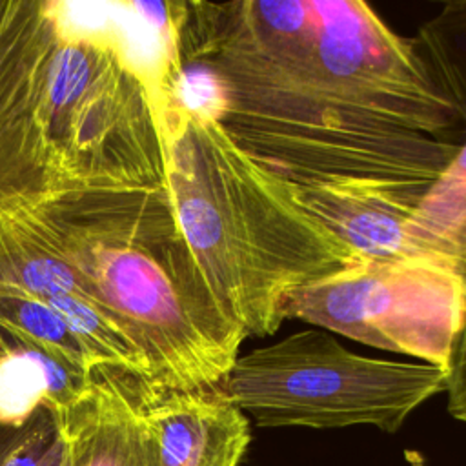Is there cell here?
Listing matches in <instances>:
<instances>
[{
    "label": "cell",
    "mask_w": 466,
    "mask_h": 466,
    "mask_svg": "<svg viewBox=\"0 0 466 466\" xmlns=\"http://www.w3.org/2000/svg\"><path fill=\"white\" fill-rule=\"evenodd\" d=\"M293 186V184H291ZM428 186L375 180H333L293 186L299 202L357 257L408 258V228Z\"/></svg>",
    "instance_id": "8fae6325"
},
{
    "label": "cell",
    "mask_w": 466,
    "mask_h": 466,
    "mask_svg": "<svg viewBox=\"0 0 466 466\" xmlns=\"http://www.w3.org/2000/svg\"><path fill=\"white\" fill-rule=\"evenodd\" d=\"M461 271H462V279H464V286H466V262L462 264V268H461Z\"/></svg>",
    "instance_id": "ac0fdd59"
},
{
    "label": "cell",
    "mask_w": 466,
    "mask_h": 466,
    "mask_svg": "<svg viewBox=\"0 0 466 466\" xmlns=\"http://www.w3.org/2000/svg\"><path fill=\"white\" fill-rule=\"evenodd\" d=\"M311 0H184L178 58L226 78L220 126L253 160L293 186L375 180L430 186L459 146L364 115L320 80Z\"/></svg>",
    "instance_id": "6da1fadb"
},
{
    "label": "cell",
    "mask_w": 466,
    "mask_h": 466,
    "mask_svg": "<svg viewBox=\"0 0 466 466\" xmlns=\"http://www.w3.org/2000/svg\"><path fill=\"white\" fill-rule=\"evenodd\" d=\"M435 87L453 107L461 142L466 140V0L446 4L410 38Z\"/></svg>",
    "instance_id": "5bb4252c"
},
{
    "label": "cell",
    "mask_w": 466,
    "mask_h": 466,
    "mask_svg": "<svg viewBox=\"0 0 466 466\" xmlns=\"http://www.w3.org/2000/svg\"><path fill=\"white\" fill-rule=\"evenodd\" d=\"M0 339L40 353L84 379L96 370L67 322L53 308L24 293L0 291Z\"/></svg>",
    "instance_id": "4fadbf2b"
},
{
    "label": "cell",
    "mask_w": 466,
    "mask_h": 466,
    "mask_svg": "<svg viewBox=\"0 0 466 466\" xmlns=\"http://www.w3.org/2000/svg\"><path fill=\"white\" fill-rule=\"evenodd\" d=\"M53 415L71 466H160L135 379L95 370L84 391Z\"/></svg>",
    "instance_id": "30bf717a"
},
{
    "label": "cell",
    "mask_w": 466,
    "mask_h": 466,
    "mask_svg": "<svg viewBox=\"0 0 466 466\" xmlns=\"http://www.w3.org/2000/svg\"><path fill=\"white\" fill-rule=\"evenodd\" d=\"M56 439L58 424L47 406L22 424L0 422V466H42Z\"/></svg>",
    "instance_id": "9a60e30c"
},
{
    "label": "cell",
    "mask_w": 466,
    "mask_h": 466,
    "mask_svg": "<svg viewBox=\"0 0 466 466\" xmlns=\"http://www.w3.org/2000/svg\"><path fill=\"white\" fill-rule=\"evenodd\" d=\"M42 466H71L69 453H67V448H66V442H64L60 431H58L56 442L49 450V453H47L46 461L42 462Z\"/></svg>",
    "instance_id": "e0dca14e"
},
{
    "label": "cell",
    "mask_w": 466,
    "mask_h": 466,
    "mask_svg": "<svg viewBox=\"0 0 466 466\" xmlns=\"http://www.w3.org/2000/svg\"><path fill=\"white\" fill-rule=\"evenodd\" d=\"M4 355V346H2V340H0V357Z\"/></svg>",
    "instance_id": "d6986e66"
},
{
    "label": "cell",
    "mask_w": 466,
    "mask_h": 466,
    "mask_svg": "<svg viewBox=\"0 0 466 466\" xmlns=\"http://www.w3.org/2000/svg\"><path fill=\"white\" fill-rule=\"evenodd\" d=\"M140 350L147 384L222 386L244 329L198 268L164 187L76 189L20 208Z\"/></svg>",
    "instance_id": "7a4b0ae2"
},
{
    "label": "cell",
    "mask_w": 466,
    "mask_h": 466,
    "mask_svg": "<svg viewBox=\"0 0 466 466\" xmlns=\"http://www.w3.org/2000/svg\"><path fill=\"white\" fill-rule=\"evenodd\" d=\"M461 268L430 257L359 258L291 291L282 317L448 370L466 320Z\"/></svg>",
    "instance_id": "8992f818"
},
{
    "label": "cell",
    "mask_w": 466,
    "mask_h": 466,
    "mask_svg": "<svg viewBox=\"0 0 466 466\" xmlns=\"http://www.w3.org/2000/svg\"><path fill=\"white\" fill-rule=\"evenodd\" d=\"M158 446L160 466H238L251 441L249 419L224 384L209 390H158L135 380Z\"/></svg>",
    "instance_id": "9c48e42d"
},
{
    "label": "cell",
    "mask_w": 466,
    "mask_h": 466,
    "mask_svg": "<svg viewBox=\"0 0 466 466\" xmlns=\"http://www.w3.org/2000/svg\"><path fill=\"white\" fill-rule=\"evenodd\" d=\"M317 75L357 111L459 146L453 107L415 56L360 0H311ZM462 144V142H461Z\"/></svg>",
    "instance_id": "52a82bcc"
},
{
    "label": "cell",
    "mask_w": 466,
    "mask_h": 466,
    "mask_svg": "<svg viewBox=\"0 0 466 466\" xmlns=\"http://www.w3.org/2000/svg\"><path fill=\"white\" fill-rule=\"evenodd\" d=\"M166 189L213 295L246 337L273 335L291 291L357 257L217 122L162 104Z\"/></svg>",
    "instance_id": "3957f363"
},
{
    "label": "cell",
    "mask_w": 466,
    "mask_h": 466,
    "mask_svg": "<svg viewBox=\"0 0 466 466\" xmlns=\"http://www.w3.org/2000/svg\"><path fill=\"white\" fill-rule=\"evenodd\" d=\"M408 238L413 257L466 262V140L422 193Z\"/></svg>",
    "instance_id": "7c38bea8"
},
{
    "label": "cell",
    "mask_w": 466,
    "mask_h": 466,
    "mask_svg": "<svg viewBox=\"0 0 466 466\" xmlns=\"http://www.w3.org/2000/svg\"><path fill=\"white\" fill-rule=\"evenodd\" d=\"M448 411L453 419L466 422V320L455 342L446 379Z\"/></svg>",
    "instance_id": "2e32d148"
},
{
    "label": "cell",
    "mask_w": 466,
    "mask_h": 466,
    "mask_svg": "<svg viewBox=\"0 0 466 466\" xmlns=\"http://www.w3.org/2000/svg\"><path fill=\"white\" fill-rule=\"evenodd\" d=\"M38 120L60 191L166 186L151 82L113 38L62 33Z\"/></svg>",
    "instance_id": "277c9868"
},
{
    "label": "cell",
    "mask_w": 466,
    "mask_h": 466,
    "mask_svg": "<svg viewBox=\"0 0 466 466\" xmlns=\"http://www.w3.org/2000/svg\"><path fill=\"white\" fill-rule=\"evenodd\" d=\"M60 4L0 0V213L58 193L38 106L64 33Z\"/></svg>",
    "instance_id": "ba28073f"
},
{
    "label": "cell",
    "mask_w": 466,
    "mask_h": 466,
    "mask_svg": "<svg viewBox=\"0 0 466 466\" xmlns=\"http://www.w3.org/2000/svg\"><path fill=\"white\" fill-rule=\"evenodd\" d=\"M448 370L350 351L331 331L304 329L238 355L224 390L257 428L399 431L446 390Z\"/></svg>",
    "instance_id": "5b68a950"
}]
</instances>
